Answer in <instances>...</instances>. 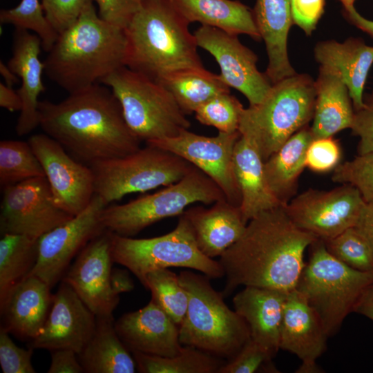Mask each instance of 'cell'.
Segmentation results:
<instances>
[{
  "mask_svg": "<svg viewBox=\"0 0 373 373\" xmlns=\"http://www.w3.org/2000/svg\"><path fill=\"white\" fill-rule=\"evenodd\" d=\"M318 239L296 227L284 206L258 214L220 257L227 279L224 297L238 286L294 289L305 265V251Z\"/></svg>",
  "mask_w": 373,
  "mask_h": 373,
  "instance_id": "obj_1",
  "label": "cell"
},
{
  "mask_svg": "<svg viewBox=\"0 0 373 373\" xmlns=\"http://www.w3.org/2000/svg\"><path fill=\"white\" fill-rule=\"evenodd\" d=\"M101 84L69 94L57 103H39V126L44 133L88 166L140 148L141 141L127 125L117 99Z\"/></svg>",
  "mask_w": 373,
  "mask_h": 373,
  "instance_id": "obj_2",
  "label": "cell"
},
{
  "mask_svg": "<svg viewBox=\"0 0 373 373\" xmlns=\"http://www.w3.org/2000/svg\"><path fill=\"white\" fill-rule=\"evenodd\" d=\"M124 29L103 20L94 4L58 37L44 61L48 77L69 94L86 89L124 66Z\"/></svg>",
  "mask_w": 373,
  "mask_h": 373,
  "instance_id": "obj_3",
  "label": "cell"
},
{
  "mask_svg": "<svg viewBox=\"0 0 373 373\" xmlns=\"http://www.w3.org/2000/svg\"><path fill=\"white\" fill-rule=\"evenodd\" d=\"M189 24L169 0H142L124 29V66L155 82L173 71L205 68Z\"/></svg>",
  "mask_w": 373,
  "mask_h": 373,
  "instance_id": "obj_4",
  "label": "cell"
},
{
  "mask_svg": "<svg viewBox=\"0 0 373 373\" xmlns=\"http://www.w3.org/2000/svg\"><path fill=\"white\" fill-rule=\"evenodd\" d=\"M314 80L307 74L274 84L261 102L244 108L238 131L265 162L294 133L312 119Z\"/></svg>",
  "mask_w": 373,
  "mask_h": 373,
  "instance_id": "obj_5",
  "label": "cell"
},
{
  "mask_svg": "<svg viewBox=\"0 0 373 373\" xmlns=\"http://www.w3.org/2000/svg\"><path fill=\"white\" fill-rule=\"evenodd\" d=\"M178 276L189 295L187 312L179 327L180 343L231 360L250 339L247 323L228 307L222 293L213 288L207 276L184 271Z\"/></svg>",
  "mask_w": 373,
  "mask_h": 373,
  "instance_id": "obj_6",
  "label": "cell"
},
{
  "mask_svg": "<svg viewBox=\"0 0 373 373\" xmlns=\"http://www.w3.org/2000/svg\"><path fill=\"white\" fill-rule=\"evenodd\" d=\"M310 247L309 260L295 289L305 297L331 336L373 284V271H361L341 262L329 254L323 240H316Z\"/></svg>",
  "mask_w": 373,
  "mask_h": 373,
  "instance_id": "obj_7",
  "label": "cell"
},
{
  "mask_svg": "<svg viewBox=\"0 0 373 373\" xmlns=\"http://www.w3.org/2000/svg\"><path fill=\"white\" fill-rule=\"evenodd\" d=\"M101 84L110 88L127 125L146 144L176 137L191 126L166 88L126 66L108 75Z\"/></svg>",
  "mask_w": 373,
  "mask_h": 373,
  "instance_id": "obj_8",
  "label": "cell"
},
{
  "mask_svg": "<svg viewBox=\"0 0 373 373\" xmlns=\"http://www.w3.org/2000/svg\"><path fill=\"white\" fill-rule=\"evenodd\" d=\"M111 256L113 262L126 267L144 287L149 273L171 267L199 271L210 279L224 276L220 262L200 250L192 228L182 214L175 228L160 236L137 239L113 232Z\"/></svg>",
  "mask_w": 373,
  "mask_h": 373,
  "instance_id": "obj_9",
  "label": "cell"
},
{
  "mask_svg": "<svg viewBox=\"0 0 373 373\" xmlns=\"http://www.w3.org/2000/svg\"><path fill=\"white\" fill-rule=\"evenodd\" d=\"M226 199L219 186L193 166L179 181L123 204L106 206L101 220L106 229L131 237L166 218L180 216L189 205L213 204Z\"/></svg>",
  "mask_w": 373,
  "mask_h": 373,
  "instance_id": "obj_10",
  "label": "cell"
},
{
  "mask_svg": "<svg viewBox=\"0 0 373 373\" xmlns=\"http://www.w3.org/2000/svg\"><path fill=\"white\" fill-rule=\"evenodd\" d=\"M90 166L95 175V194L108 205L129 193L173 184L193 165L171 151L146 144L126 155Z\"/></svg>",
  "mask_w": 373,
  "mask_h": 373,
  "instance_id": "obj_11",
  "label": "cell"
},
{
  "mask_svg": "<svg viewBox=\"0 0 373 373\" xmlns=\"http://www.w3.org/2000/svg\"><path fill=\"white\" fill-rule=\"evenodd\" d=\"M366 202L348 184L329 191L309 189L284 206L299 229L327 240L355 227Z\"/></svg>",
  "mask_w": 373,
  "mask_h": 373,
  "instance_id": "obj_12",
  "label": "cell"
},
{
  "mask_svg": "<svg viewBox=\"0 0 373 373\" xmlns=\"http://www.w3.org/2000/svg\"><path fill=\"white\" fill-rule=\"evenodd\" d=\"M74 216L59 207L46 177H37L3 188L0 230L39 239Z\"/></svg>",
  "mask_w": 373,
  "mask_h": 373,
  "instance_id": "obj_13",
  "label": "cell"
},
{
  "mask_svg": "<svg viewBox=\"0 0 373 373\" xmlns=\"http://www.w3.org/2000/svg\"><path fill=\"white\" fill-rule=\"evenodd\" d=\"M106 206L95 194L82 213L40 237L37 262L28 276L38 277L52 288L62 279L72 260L106 230L101 215Z\"/></svg>",
  "mask_w": 373,
  "mask_h": 373,
  "instance_id": "obj_14",
  "label": "cell"
},
{
  "mask_svg": "<svg viewBox=\"0 0 373 373\" xmlns=\"http://www.w3.org/2000/svg\"><path fill=\"white\" fill-rule=\"evenodd\" d=\"M28 142L43 167L56 204L73 216L82 213L95 195L90 166L75 159L46 133L32 135Z\"/></svg>",
  "mask_w": 373,
  "mask_h": 373,
  "instance_id": "obj_15",
  "label": "cell"
},
{
  "mask_svg": "<svg viewBox=\"0 0 373 373\" xmlns=\"http://www.w3.org/2000/svg\"><path fill=\"white\" fill-rule=\"evenodd\" d=\"M240 137L239 131L205 136L185 130L176 137L148 145L171 151L200 169L219 186L228 202L239 207L241 196L234 173L233 153Z\"/></svg>",
  "mask_w": 373,
  "mask_h": 373,
  "instance_id": "obj_16",
  "label": "cell"
},
{
  "mask_svg": "<svg viewBox=\"0 0 373 373\" xmlns=\"http://www.w3.org/2000/svg\"><path fill=\"white\" fill-rule=\"evenodd\" d=\"M198 47L210 53L218 63L222 80L241 93L249 106L262 101L272 86L267 75L257 68V55L243 45L238 35L201 26L194 32Z\"/></svg>",
  "mask_w": 373,
  "mask_h": 373,
  "instance_id": "obj_17",
  "label": "cell"
},
{
  "mask_svg": "<svg viewBox=\"0 0 373 373\" xmlns=\"http://www.w3.org/2000/svg\"><path fill=\"white\" fill-rule=\"evenodd\" d=\"M112 235V231L106 229L91 240L61 279L97 318L113 317L119 300L111 286Z\"/></svg>",
  "mask_w": 373,
  "mask_h": 373,
  "instance_id": "obj_18",
  "label": "cell"
},
{
  "mask_svg": "<svg viewBox=\"0 0 373 373\" xmlns=\"http://www.w3.org/2000/svg\"><path fill=\"white\" fill-rule=\"evenodd\" d=\"M97 317L75 290L61 280L41 333L30 347L50 351L68 349L77 354L91 338Z\"/></svg>",
  "mask_w": 373,
  "mask_h": 373,
  "instance_id": "obj_19",
  "label": "cell"
},
{
  "mask_svg": "<svg viewBox=\"0 0 373 373\" xmlns=\"http://www.w3.org/2000/svg\"><path fill=\"white\" fill-rule=\"evenodd\" d=\"M323 326L305 297L294 289L288 292L280 332V349L295 354L302 361L297 372H319L316 359L326 350Z\"/></svg>",
  "mask_w": 373,
  "mask_h": 373,
  "instance_id": "obj_20",
  "label": "cell"
},
{
  "mask_svg": "<svg viewBox=\"0 0 373 373\" xmlns=\"http://www.w3.org/2000/svg\"><path fill=\"white\" fill-rule=\"evenodd\" d=\"M115 327L131 352L172 357L183 348L179 326L153 299L137 311L123 314Z\"/></svg>",
  "mask_w": 373,
  "mask_h": 373,
  "instance_id": "obj_21",
  "label": "cell"
},
{
  "mask_svg": "<svg viewBox=\"0 0 373 373\" xmlns=\"http://www.w3.org/2000/svg\"><path fill=\"white\" fill-rule=\"evenodd\" d=\"M41 48V41L37 35L15 28L12 56L7 64L21 81L17 91L22 101V108L15 128L20 136L30 133L39 126L38 98L45 90L42 80L44 63L39 59Z\"/></svg>",
  "mask_w": 373,
  "mask_h": 373,
  "instance_id": "obj_22",
  "label": "cell"
},
{
  "mask_svg": "<svg viewBox=\"0 0 373 373\" xmlns=\"http://www.w3.org/2000/svg\"><path fill=\"white\" fill-rule=\"evenodd\" d=\"M51 288L35 276H28L0 305L1 329L23 340H33L41 332L53 294Z\"/></svg>",
  "mask_w": 373,
  "mask_h": 373,
  "instance_id": "obj_23",
  "label": "cell"
},
{
  "mask_svg": "<svg viewBox=\"0 0 373 373\" xmlns=\"http://www.w3.org/2000/svg\"><path fill=\"white\" fill-rule=\"evenodd\" d=\"M288 292L245 287L233 298L234 310L247 323L251 340L272 358L280 349V332Z\"/></svg>",
  "mask_w": 373,
  "mask_h": 373,
  "instance_id": "obj_24",
  "label": "cell"
},
{
  "mask_svg": "<svg viewBox=\"0 0 373 373\" xmlns=\"http://www.w3.org/2000/svg\"><path fill=\"white\" fill-rule=\"evenodd\" d=\"M182 215L189 222L198 248L211 258L220 257L242 236L247 226L239 207L227 199L209 209L189 207Z\"/></svg>",
  "mask_w": 373,
  "mask_h": 373,
  "instance_id": "obj_25",
  "label": "cell"
},
{
  "mask_svg": "<svg viewBox=\"0 0 373 373\" xmlns=\"http://www.w3.org/2000/svg\"><path fill=\"white\" fill-rule=\"evenodd\" d=\"M314 54L320 66L340 75L348 88L354 110L362 108L364 88L373 64V46L354 37L342 43L326 40L315 46Z\"/></svg>",
  "mask_w": 373,
  "mask_h": 373,
  "instance_id": "obj_26",
  "label": "cell"
},
{
  "mask_svg": "<svg viewBox=\"0 0 373 373\" xmlns=\"http://www.w3.org/2000/svg\"><path fill=\"white\" fill-rule=\"evenodd\" d=\"M252 10L268 57L265 75L272 84L295 75L287 51L288 34L293 25L290 0H256Z\"/></svg>",
  "mask_w": 373,
  "mask_h": 373,
  "instance_id": "obj_27",
  "label": "cell"
},
{
  "mask_svg": "<svg viewBox=\"0 0 373 373\" xmlns=\"http://www.w3.org/2000/svg\"><path fill=\"white\" fill-rule=\"evenodd\" d=\"M233 166L241 196L239 208L245 223L263 211L284 206L268 185L261 156L241 136L235 146Z\"/></svg>",
  "mask_w": 373,
  "mask_h": 373,
  "instance_id": "obj_28",
  "label": "cell"
},
{
  "mask_svg": "<svg viewBox=\"0 0 373 373\" xmlns=\"http://www.w3.org/2000/svg\"><path fill=\"white\" fill-rule=\"evenodd\" d=\"M314 86L316 99L310 127L313 138L332 137L350 128L354 110L348 88L340 75L320 66Z\"/></svg>",
  "mask_w": 373,
  "mask_h": 373,
  "instance_id": "obj_29",
  "label": "cell"
},
{
  "mask_svg": "<svg viewBox=\"0 0 373 373\" xmlns=\"http://www.w3.org/2000/svg\"><path fill=\"white\" fill-rule=\"evenodd\" d=\"M189 23L199 22L227 33L260 41L253 10L238 0H169Z\"/></svg>",
  "mask_w": 373,
  "mask_h": 373,
  "instance_id": "obj_30",
  "label": "cell"
},
{
  "mask_svg": "<svg viewBox=\"0 0 373 373\" xmlns=\"http://www.w3.org/2000/svg\"><path fill=\"white\" fill-rule=\"evenodd\" d=\"M113 317L97 318L93 334L77 354L87 373H133L137 365L118 336Z\"/></svg>",
  "mask_w": 373,
  "mask_h": 373,
  "instance_id": "obj_31",
  "label": "cell"
},
{
  "mask_svg": "<svg viewBox=\"0 0 373 373\" xmlns=\"http://www.w3.org/2000/svg\"><path fill=\"white\" fill-rule=\"evenodd\" d=\"M313 139L307 125L291 136L264 162L268 185L284 206L295 191L298 178L306 167V153Z\"/></svg>",
  "mask_w": 373,
  "mask_h": 373,
  "instance_id": "obj_32",
  "label": "cell"
},
{
  "mask_svg": "<svg viewBox=\"0 0 373 373\" xmlns=\"http://www.w3.org/2000/svg\"><path fill=\"white\" fill-rule=\"evenodd\" d=\"M160 83L172 95L187 115L213 97L229 93V87L219 75L206 68H186L173 71L160 79Z\"/></svg>",
  "mask_w": 373,
  "mask_h": 373,
  "instance_id": "obj_33",
  "label": "cell"
},
{
  "mask_svg": "<svg viewBox=\"0 0 373 373\" xmlns=\"http://www.w3.org/2000/svg\"><path fill=\"white\" fill-rule=\"evenodd\" d=\"M39 239L19 234L2 235L0 240V305L35 267L38 256Z\"/></svg>",
  "mask_w": 373,
  "mask_h": 373,
  "instance_id": "obj_34",
  "label": "cell"
},
{
  "mask_svg": "<svg viewBox=\"0 0 373 373\" xmlns=\"http://www.w3.org/2000/svg\"><path fill=\"white\" fill-rule=\"evenodd\" d=\"M137 369L142 373H218L224 363L215 356L191 346L172 357L132 352Z\"/></svg>",
  "mask_w": 373,
  "mask_h": 373,
  "instance_id": "obj_35",
  "label": "cell"
},
{
  "mask_svg": "<svg viewBox=\"0 0 373 373\" xmlns=\"http://www.w3.org/2000/svg\"><path fill=\"white\" fill-rule=\"evenodd\" d=\"M37 177L46 175L29 142L19 140L1 141V186L3 188Z\"/></svg>",
  "mask_w": 373,
  "mask_h": 373,
  "instance_id": "obj_36",
  "label": "cell"
},
{
  "mask_svg": "<svg viewBox=\"0 0 373 373\" xmlns=\"http://www.w3.org/2000/svg\"><path fill=\"white\" fill-rule=\"evenodd\" d=\"M144 287L150 290L151 299L180 327L187 312L189 295L179 276L168 268L157 269L146 275Z\"/></svg>",
  "mask_w": 373,
  "mask_h": 373,
  "instance_id": "obj_37",
  "label": "cell"
},
{
  "mask_svg": "<svg viewBox=\"0 0 373 373\" xmlns=\"http://www.w3.org/2000/svg\"><path fill=\"white\" fill-rule=\"evenodd\" d=\"M0 21L15 28L34 32L41 39L42 48L47 52L59 35L47 20L39 0H21L15 8L1 10Z\"/></svg>",
  "mask_w": 373,
  "mask_h": 373,
  "instance_id": "obj_38",
  "label": "cell"
},
{
  "mask_svg": "<svg viewBox=\"0 0 373 373\" xmlns=\"http://www.w3.org/2000/svg\"><path fill=\"white\" fill-rule=\"evenodd\" d=\"M323 241L329 254L341 262L361 271H373V249L354 227Z\"/></svg>",
  "mask_w": 373,
  "mask_h": 373,
  "instance_id": "obj_39",
  "label": "cell"
},
{
  "mask_svg": "<svg viewBox=\"0 0 373 373\" xmlns=\"http://www.w3.org/2000/svg\"><path fill=\"white\" fill-rule=\"evenodd\" d=\"M243 109L240 102L229 92L210 99L194 113L202 124L215 127L218 132L233 133L238 131Z\"/></svg>",
  "mask_w": 373,
  "mask_h": 373,
  "instance_id": "obj_40",
  "label": "cell"
},
{
  "mask_svg": "<svg viewBox=\"0 0 373 373\" xmlns=\"http://www.w3.org/2000/svg\"><path fill=\"white\" fill-rule=\"evenodd\" d=\"M332 180L356 187L367 204L373 203V153L358 155L340 163L334 169Z\"/></svg>",
  "mask_w": 373,
  "mask_h": 373,
  "instance_id": "obj_41",
  "label": "cell"
},
{
  "mask_svg": "<svg viewBox=\"0 0 373 373\" xmlns=\"http://www.w3.org/2000/svg\"><path fill=\"white\" fill-rule=\"evenodd\" d=\"M95 0H41L45 16L58 33L70 27Z\"/></svg>",
  "mask_w": 373,
  "mask_h": 373,
  "instance_id": "obj_42",
  "label": "cell"
},
{
  "mask_svg": "<svg viewBox=\"0 0 373 373\" xmlns=\"http://www.w3.org/2000/svg\"><path fill=\"white\" fill-rule=\"evenodd\" d=\"M341 149L332 137L313 139L306 153V167L316 173H327L340 164Z\"/></svg>",
  "mask_w": 373,
  "mask_h": 373,
  "instance_id": "obj_43",
  "label": "cell"
},
{
  "mask_svg": "<svg viewBox=\"0 0 373 373\" xmlns=\"http://www.w3.org/2000/svg\"><path fill=\"white\" fill-rule=\"evenodd\" d=\"M33 350L18 347L8 332L0 330V365L3 373H35L32 364Z\"/></svg>",
  "mask_w": 373,
  "mask_h": 373,
  "instance_id": "obj_44",
  "label": "cell"
},
{
  "mask_svg": "<svg viewBox=\"0 0 373 373\" xmlns=\"http://www.w3.org/2000/svg\"><path fill=\"white\" fill-rule=\"evenodd\" d=\"M272 357L257 343L250 339L239 352L227 363H224L218 373H254Z\"/></svg>",
  "mask_w": 373,
  "mask_h": 373,
  "instance_id": "obj_45",
  "label": "cell"
},
{
  "mask_svg": "<svg viewBox=\"0 0 373 373\" xmlns=\"http://www.w3.org/2000/svg\"><path fill=\"white\" fill-rule=\"evenodd\" d=\"M350 129L360 138L358 155L373 153V91L364 99L363 106L354 111Z\"/></svg>",
  "mask_w": 373,
  "mask_h": 373,
  "instance_id": "obj_46",
  "label": "cell"
},
{
  "mask_svg": "<svg viewBox=\"0 0 373 373\" xmlns=\"http://www.w3.org/2000/svg\"><path fill=\"white\" fill-rule=\"evenodd\" d=\"M325 0H290L294 25L311 36L325 12Z\"/></svg>",
  "mask_w": 373,
  "mask_h": 373,
  "instance_id": "obj_47",
  "label": "cell"
},
{
  "mask_svg": "<svg viewBox=\"0 0 373 373\" xmlns=\"http://www.w3.org/2000/svg\"><path fill=\"white\" fill-rule=\"evenodd\" d=\"M98 15L104 21L125 29L140 9L142 0H95Z\"/></svg>",
  "mask_w": 373,
  "mask_h": 373,
  "instance_id": "obj_48",
  "label": "cell"
},
{
  "mask_svg": "<svg viewBox=\"0 0 373 373\" xmlns=\"http://www.w3.org/2000/svg\"><path fill=\"white\" fill-rule=\"evenodd\" d=\"M51 362L48 373H82L84 372L77 354L68 349L50 351Z\"/></svg>",
  "mask_w": 373,
  "mask_h": 373,
  "instance_id": "obj_49",
  "label": "cell"
},
{
  "mask_svg": "<svg viewBox=\"0 0 373 373\" xmlns=\"http://www.w3.org/2000/svg\"><path fill=\"white\" fill-rule=\"evenodd\" d=\"M111 286L113 293L119 296L121 293L132 291L134 283L126 269L114 268L111 274Z\"/></svg>",
  "mask_w": 373,
  "mask_h": 373,
  "instance_id": "obj_50",
  "label": "cell"
},
{
  "mask_svg": "<svg viewBox=\"0 0 373 373\" xmlns=\"http://www.w3.org/2000/svg\"><path fill=\"white\" fill-rule=\"evenodd\" d=\"M354 227L367 239L373 249V203L365 204Z\"/></svg>",
  "mask_w": 373,
  "mask_h": 373,
  "instance_id": "obj_51",
  "label": "cell"
},
{
  "mask_svg": "<svg viewBox=\"0 0 373 373\" xmlns=\"http://www.w3.org/2000/svg\"><path fill=\"white\" fill-rule=\"evenodd\" d=\"M0 106L10 112L21 111L22 108V101L17 91L2 82L0 83Z\"/></svg>",
  "mask_w": 373,
  "mask_h": 373,
  "instance_id": "obj_52",
  "label": "cell"
},
{
  "mask_svg": "<svg viewBox=\"0 0 373 373\" xmlns=\"http://www.w3.org/2000/svg\"><path fill=\"white\" fill-rule=\"evenodd\" d=\"M342 13L348 22L373 38V21L363 17L354 6L343 8Z\"/></svg>",
  "mask_w": 373,
  "mask_h": 373,
  "instance_id": "obj_53",
  "label": "cell"
},
{
  "mask_svg": "<svg viewBox=\"0 0 373 373\" xmlns=\"http://www.w3.org/2000/svg\"><path fill=\"white\" fill-rule=\"evenodd\" d=\"M353 312L373 321V284L362 294L356 303Z\"/></svg>",
  "mask_w": 373,
  "mask_h": 373,
  "instance_id": "obj_54",
  "label": "cell"
},
{
  "mask_svg": "<svg viewBox=\"0 0 373 373\" xmlns=\"http://www.w3.org/2000/svg\"><path fill=\"white\" fill-rule=\"evenodd\" d=\"M0 73L5 84L10 87H12L19 81L18 76L8 67V64H5L1 61H0Z\"/></svg>",
  "mask_w": 373,
  "mask_h": 373,
  "instance_id": "obj_55",
  "label": "cell"
},
{
  "mask_svg": "<svg viewBox=\"0 0 373 373\" xmlns=\"http://www.w3.org/2000/svg\"><path fill=\"white\" fill-rule=\"evenodd\" d=\"M343 5V8H349L354 6L356 0H338Z\"/></svg>",
  "mask_w": 373,
  "mask_h": 373,
  "instance_id": "obj_56",
  "label": "cell"
}]
</instances>
